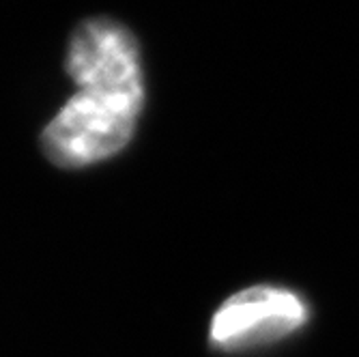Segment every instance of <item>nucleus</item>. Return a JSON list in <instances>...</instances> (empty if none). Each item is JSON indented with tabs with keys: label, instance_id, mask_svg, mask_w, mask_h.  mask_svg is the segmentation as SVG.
<instances>
[{
	"label": "nucleus",
	"instance_id": "1",
	"mask_svg": "<svg viewBox=\"0 0 359 357\" xmlns=\"http://www.w3.org/2000/svg\"><path fill=\"white\" fill-rule=\"evenodd\" d=\"M72 100L48 123L43 153L60 168L104 161L127 147L144 108L140 48L132 30L110 18L82 22L69 39Z\"/></svg>",
	"mask_w": 359,
	"mask_h": 357
},
{
	"label": "nucleus",
	"instance_id": "2",
	"mask_svg": "<svg viewBox=\"0 0 359 357\" xmlns=\"http://www.w3.org/2000/svg\"><path fill=\"white\" fill-rule=\"evenodd\" d=\"M310 318L312 308L299 290L284 284H254L215 310L209 342L222 353L269 349L302 334Z\"/></svg>",
	"mask_w": 359,
	"mask_h": 357
}]
</instances>
